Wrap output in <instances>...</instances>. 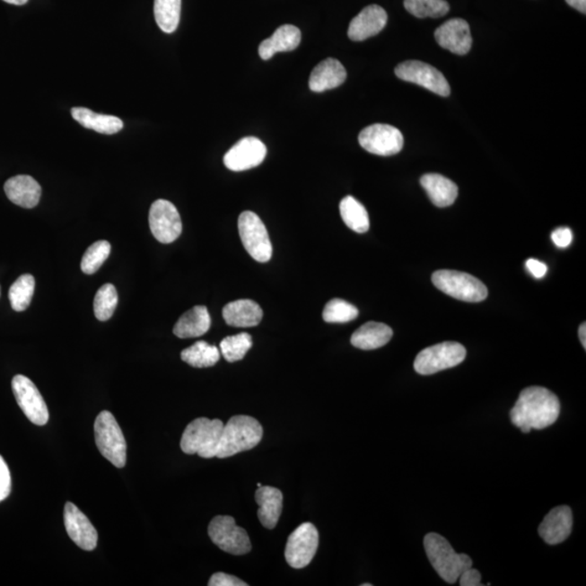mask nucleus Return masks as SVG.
<instances>
[{"label": "nucleus", "mask_w": 586, "mask_h": 586, "mask_svg": "<svg viewBox=\"0 0 586 586\" xmlns=\"http://www.w3.org/2000/svg\"><path fill=\"white\" fill-rule=\"evenodd\" d=\"M560 403L552 391L543 387H529L520 392L511 411V420L523 433L532 429L552 426L559 417Z\"/></svg>", "instance_id": "obj_1"}, {"label": "nucleus", "mask_w": 586, "mask_h": 586, "mask_svg": "<svg viewBox=\"0 0 586 586\" xmlns=\"http://www.w3.org/2000/svg\"><path fill=\"white\" fill-rule=\"evenodd\" d=\"M424 547L430 564L445 582H458L460 574L473 567V560L468 555L456 553L447 538L438 533L427 534Z\"/></svg>", "instance_id": "obj_2"}, {"label": "nucleus", "mask_w": 586, "mask_h": 586, "mask_svg": "<svg viewBox=\"0 0 586 586\" xmlns=\"http://www.w3.org/2000/svg\"><path fill=\"white\" fill-rule=\"evenodd\" d=\"M262 438L263 428L257 419L246 415H237L228 420L223 428L216 458L227 459L252 450L261 442Z\"/></svg>", "instance_id": "obj_3"}, {"label": "nucleus", "mask_w": 586, "mask_h": 586, "mask_svg": "<svg viewBox=\"0 0 586 586\" xmlns=\"http://www.w3.org/2000/svg\"><path fill=\"white\" fill-rule=\"evenodd\" d=\"M223 428L224 424L220 419H195L186 427L181 437V450L185 454H198L202 459L216 458Z\"/></svg>", "instance_id": "obj_4"}, {"label": "nucleus", "mask_w": 586, "mask_h": 586, "mask_svg": "<svg viewBox=\"0 0 586 586\" xmlns=\"http://www.w3.org/2000/svg\"><path fill=\"white\" fill-rule=\"evenodd\" d=\"M96 445L103 458L118 468L127 464V445L122 429L110 412L103 411L95 422Z\"/></svg>", "instance_id": "obj_5"}, {"label": "nucleus", "mask_w": 586, "mask_h": 586, "mask_svg": "<svg viewBox=\"0 0 586 586\" xmlns=\"http://www.w3.org/2000/svg\"><path fill=\"white\" fill-rule=\"evenodd\" d=\"M433 283L443 293L465 302H481L487 297L485 284L463 272L442 269L433 273Z\"/></svg>", "instance_id": "obj_6"}, {"label": "nucleus", "mask_w": 586, "mask_h": 586, "mask_svg": "<svg viewBox=\"0 0 586 586\" xmlns=\"http://www.w3.org/2000/svg\"><path fill=\"white\" fill-rule=\"evenodd\" d=\"M466 354L464 345L458 342H443L420 352L415 359L414 368L419 375H433L459 365L464 362Z\"/></svg>", "instance_id": "obj_7"}, {"label": "nucleus", "mask_w": 586, "mask_h": 586, "mask_svg": "<svg viewBox=\"0 0 586 586\" xmlns=\"http://www.w3.org/2000/svg\"><path fill=\"white\" fill-rule=\"evenodd\" d=\"M238 230L243 247L254 260L266 263L271 260L273 246L264 223L251 211L242 212L238 220Z\"/></svg>", "instance_id": "obj_8"}, {"label": "nucleus", "mask_w": 586, "mask_h": 586, "mask_svg": "<svg viewBox=\"0 0 586 586\" xmlns=\"http://www.w3.org/2000/svg\"><path fill=\"white\" fill-rule=\"evenodd\" d=\"M209 537L217 547L228 554L246 555L251 552V542L245 529L238 527L231 516H217L209 525Z\"/></svg>", "instance_id": "obj_9"}, {"label": "nucleus", "mask_w": 586, "mask_h": 586, "mask_svg": "<svg viewBox=\"0 0 586 586\" xmlns=\"http://www.w3.org/2000/svg\"><path fill=\"white\" fill-rule=\"evenodd\" d=\"M319 536L318 529L310 522L302 523L290 534L284 549V557L290 567L302 569L312 562L318 552Z\"/></svg>", "instance_id": "obj_10"}, {"label": "nucleus", "mask_w": 586, "mask_h": 586, "mask_svg": "<svg viewBox=\"0 0 586 586\" xmlns=\"http://www.w3.org/2000/svg\"><path fill=\"white\" fill-rule=\"evenodd\" d=\"M13 391L25 416L36 426H45L49 420L48 407L34 382L23 375L13 380Z\"/></svg>", "instance_id": "obj_11"}, {"label": "nucleus", "mask_w": 586, "mask_h": 586, "mask_svg": "<svg viewBox=\"0 0 586 586\" xmlns=\"http://www.w3.org/2000/svg\"><path fill=\"white\" fill-rule=\"evenodd\" d=\"M149 226L155 240L161 243H172L183 231L178 209L168 200L154 201L149 212Z\"/></svg>", "instance_id": "obj_12"}, {"label": "nucleus", "mask_w": 586, "mask_h": 586, "mask_svg": "<svg viewBox=\"0 0 586 586\" xmlns=\"http://www.w3.org/2000/svg\"><path fill=\"white\" fill-rule=\"evenodd\" d=\"M359 143L370 153L389 157L401 152L404 138L402 133L392 126L372 124L363 129Z\"/></svg>", "instance_id": "obj_13"}, {"label": "nucleus", "mask_w": 586, "mask_h": 586, "mask_svg": "<svg viewBox=\"0 0 586 586\" xmlns=\"http://www.w3.org/2000/svg\"><path fill=\"white\" fill-rule=\"evenodd\" d=\"M398 79L427 88L430 92L448 97L450 92L449 82L433 66L422 61H407L396 67Z\"/></svg>", "instance_id": "obj_14"}, {"label": "nucleus", "mask_w": 586, "mask_h": 586, "mask_svg": "<svg viewBox=\"0 0 586 586\" xmlns=\"http://www.w3.org/2000/svg\"><path fill=\"white\" fill-rule=\"evenodd\" d=\"M267 154V149L260 139L245 137L228 150L224 157V164L233 172H242L258 167Z\"/></svg>", "instance_id": "obj_15"}, {"label": "nucleus", "mask_w": 586, "mask_h": 586, "mask_svg": "<svg viewBox=\"0 0 586 586\" xmlns=\"http://www.w3.org/2000/svg\"><path fill=\"white\" fill-rule=\"evenodd\" d=\"M65 526L67 534L77 547L84 551H93L97 547L98 533L92 522L72 503L65 506Z\"/></svg>", "instance_id": "obj_16"}, {"label": "nucleus", "mask_w": 586, "mask_h": 586, "mask_svg": "<svg viewBox=\"0 0 586 586\" xmlns=\"http://www.w3.org/2000/svg\"><path fill=\"white\" fill-rule=\"evenodd\" d=\"M435 40L444 49L455 55L468 54L473 45L469 24L463 19H452L435 30Z\"/></svg>", "instance_id": "obj_17"}, {"label": "nucleus", "mask_w": 586, "mask_h": 586, "mask_svg": "<svg viewBox=\"0 0 586 586\" xmlns=\"http://www.w3.org/2000/svg\"><path fill=\"white\" fill-rule=\"evenodd\" d=\"M573 526V511L569 506H558L547 513L538 534L549 546H556L567 540Z\"/></svg>", "instance_id": "obj_18"}, {"label": "nucleus", "mask_w": 586, "mask_h": 586, "mask_svg": "<svg viewBox=\"0 0 586 586\" xmlns=\"http://www.w3.org/2000/svg\"><path fill=\"white\" fill-rule=\"evenodd\" d=\"M387 22L386 10L378 4H371L351 21L347 36L354 41L365 40L380 34L385 29Z\"/></svg>", "instance_id": "obj_19"}, {"label": "nucleus", "mask_w": 586, "mask_h": 586, "mask_svg": "<svg viewBox=\"0 0 586 586\" xmlns=\"http://www.w3.org/2000/svg\"><path fill=\"white\" fill-rule=\"evenodd\" d=\"M4 193L14 205L33 209L40 200L41 187L32 176L18 175L6 181Z\"/></svg>", "instance_id": "obj_20"}, {"label": "nucleus", "mask_w": 586, "mask_h": 586, "mask_svg": "<svg viewBox=\"0 0 586 586\" xmlns=\"http://www.w3.org/2000/svg\"><path fill=\"white\" fill-rule=\"evenodd\" d=\"M346 71L339 60L328 58L321 61L310 74L309 86L314 92L334 90L344 84Z\"/></svg>", "instance_id": "obj_21"}, {"label": "nucleus", "mask_w": 586, "mask_h": 586, "mask_svg": "<svg viewBox=\"0 0 586 586\" xmlns=\"http://www.w3.org/2000/svg\"><path fill=\"white\" fill-rule=\"evenodd\" d=\"M258 511V517L263 527L272 530L277 526L283 512L284 496L282 491L273 486H260L256 492Z\"/></svg>", "instance_id": "obj_22"}, {"label": "nucleus", "mask_w": 586, "mask_h": 586, "mask_svg": "<svg viewBox=\"0 0 586 586\" xmlns=\"http://www.w3.org/2000/svg\"><path fill=\"white\" fill-rule=\"evenodd\" d=\"M223 318L226 324L240 328L258 326L263 319V310L252 300L232 301L223 309Z\"/></svg>", "instance_id": "obj_23"}, {"label": "nucleus", "mask_w": 586, "mask_h": 586, "mask_svg": "<svg viewBox=\"0 0 586 586\" xmlns=\"http://www.w3.org/2000/svg\"><path fill=\"white\" fill-rule=\"evenodd\" d=\"M301 43V31L292 24H284L275 31L271 38L263 40L258 47V55L263 60H269L275 54L293 51Z\"/></svg>", "instance_id": "obj_24"}, {"label": "nucleus", "mask_w": 586, "mask_h": 586, "mask_svg": "<svg viewBox=\"0 0 586 586\" xmlns=\"http://www.w3.org/2000/svg\"><path fill=\"white\" fill-rule=\"evenodd\" d=\"M211 318L204 305H198L180 316L175 324L173 333L180 339L198 338L209 331Z\"/></svg>", "instance_id": "obj_25"}, {"label": "nucleus", "mask_w": 586, "mask_h": 586, "mask_svg": "<svg viewBox=\"0 0 586 586\" xmlns=\"http://www.w3.org/2000/svg\"><path fill=\"white\" fill-rule=\"evenodd\" d=\"M420 184L426 190L434 206L447 207L452 206L459 196V187L454 181L440 174H426L420 179Z\"/></svg>", "instance_id": "obj_26"}, {"label": "nucleus", "mask_w": 586, "mask_h": 586, "mask_svg": "<svg viewBox=\"0 0 586 586\" xmlns=\"http://www.w3.org/2000/svg\"><path fill=\"white\" fill-rule=\"evenodd\" d=\"M393 331L386 324L370 321L360 327L351 337L352 345L361 350H376L391 340Z\"/></svg>", "instance_id": "obj_27"}, {"label": "nucleus", "mask_w": 586, "mask_h": 586, "mask_svg": "<svg viewBox=\"0 0 586 586\" xmlns=\"http://www.w3.org/2000/svg\"><path fill=\"white\" fill-rule=\"evenodd\" d=\"M71 113L74 120L83 127L92 129L97 133L112 135L120 132L123 128L121 118L96 113L87 108H74Z\"/></svg>", "instance_id": "obj_28"}, {"label": "nucleus", "mask_w": 586, "mask_h": 586, "mask_svg": "<svg viewBox=\"0 0 586 586\" xmlns=\"http://www.w3.org/2000/svg\"><path fill=\"white\" fill-rule=\"evenodd\" d=\"M340 214L350 230L363 233L370 230V216L365 206L354 197L347 196L340 202Z\"/></svg>", "instance_id": "obj_29"}, {"label": "nucleus", "mask_w": 586, "mask_h": 586, "mask_svg": "<svg viewBox=\"0 0 586 586\" xmlns=\"http://www.w3.org/2000/svg\"><path fill=\"white\" fill-rule=\"evenodd\" d=\"M181 360L196 368L212 367L220 361V350L206 341L196 342L180 354Z\"/></svg>", "instance_id": "obj_30"}, {"label": "nucleus", "mask_w": 586, "mask_h": 586, "mask_svg": "<svg viewBox=\"0 0 586 586\" xmlns=\"http://www.w3.org/2000/svg\"><path fill=\"white\" fill-rule=\"evenodd\" d=\"M181 0H154V18L164 33H173L180 19Z\"/></svg>", "instance_id": "obj_31"}, {"label": "nucleus", "mask_w": 586, "mask_h": 586, "mask_svg": "<svg viewBox=\"0 0 586 586\" xmlns=\"http://www.w3.org/2000/svg\"><path fill=\"white\" fill-rule=\"evenodd\" d=\"M35 290L32 275L24 274L13 283L9 290V300L15 312H23L30 307Z\"/></svg>", "instance_id": "obj_32"}, {"label": "nucleus", "mask_w": 586, "mask_h": 586, "mask_svg": "<svg viewBox=\"0 0 586 586\" xmlns=\"http://www.w3.org/2000/svg\"><path fill=\"white\" fill-rule=\"evenodd\" d=\"M404 7L420 19L443 17L450 10V4L445 0H404Z\"/></svg>", "instance_id": "obj_33"}, {"label": "nucleus", "mask_w": 586, "mask_h": 586, "mask_svg": "<svg viewBox=\"0 0 586 586\" xmlns=\"http://www.w3.org/2000/svg\"><path fill=\"white\" fill-rule=\"evenodd\" d=\"M118 295L112 284H106L98 290L93 300V310L98 320L106 321L112 318L118 307Z\"/></svg>", "instance_id": "obj_34"}, {"label": "nucleus", "mask_w": 586, "mask_h": 586, "mask_svg": "<svg viewBox=\"0 0 586 586\" xmlns=\"http://www.w3.org/2000/svg\"><path fill=\"white\" fill-rule=\"evenodd\" d=\"M251 346L252 338L247 333L226 337L220 345L223 356L230 363L242 360L247 352L251 349Z\"/></svg>", "instance_id": "obj_35"}, {"label": "nucleus", "mask_w": 586, "mask_h": 586, "mask_svg": "<svg viewBox=\"0 0 586 586\" xmlns=\"http://www.w3.org/2000/svg\"><path fill=\"white\" fill-rule=\"evenodd\" d=\"M111 253V245L107 241H100L92 243L87 249L81 262V269L86 275L95 274L102 267Z\"/></svg>", "instance_id": "obj_36"}, {"label": "nucleus", "mask_w": 586, "mask_h": 586, "mask_svg": "<svg viewBox=\"0 0 586 586\" xmlns=\"http://www.w3.org/2000/svg\"><path fill=\"white\" fill-rule=\"evenodd\" d=\"M359 316V310L354 305L345 300H330L323 310V319L326 323L344 324L349 323Z\"/></svg>", "instance_id": "obj_37"}, {"label": "nucleus", "mask_w": 586, "mask_h": 586, "mask_svg": "<svg viewBox=\"0 0 586 586\" xmlns=\"http://www.w3.org/2000/svg\"><path fill=\"white\" fill-rule=\"evenodd\" d=\"M12 492V475L6 461L0 456V502L7 499Z\"/></svg>", "instance_id": "obj_38"}, {"label": "nucleus", "mask_w": 586, "mask_h": 586, "mask_svg": "<svg viewBox=\"0 0 586 586\" xmlns=\"http://www.w3.org/2000/svg\"><path fill=\"white\" fill-rule=\"evenodd\" d=\"M209 586H247L246 582H243L242 580L233 577L227 573H217L212 575L209 583Z\"/></svg>", "instance_id": "obj_39"}, {"label": "nucleus", "mask_w": 586, "mask_h": 586, "mask_svg": "<svg viewBox=\"0 0 586 586\" xmlns=\"http://www.w3.org/2000/svg\"><path fill=\"white\" fill-rule=\"evenodd\" d=\"M573 232L567 227L558 228L552 233V241L558 248H567L573 242Z\"/></svg>", "instance_id": "obj_40"}, {"label": "nucleus", "mask_w": 586, "mask_h": 586, "mask_svg": "<svg viewBox=\"0 0 586 586\" xmlns=\"http://www.w3.org/2000/svg\"><path fill=\"white\" fill-rule=\"evenodd\" d=\"M460 586H481V574L473 567L466 569L459 578Z\"/></svg>", "instance_id": "obj_41"}, {"label": "nucleus", "mask_w": 586, "mask_h": 586, "mask_svg": "<svg viewBox=\"0 0 586 586\" xmlns=\"http://www.w3.org/2000/svg\"><path fill=\"white\" fill-rule=\"evenodd\" d=\"M526 267L533 275V277L536 278H543L547 273V264L536 260V258H529L526 262Z\"/></svg>", "instance_id": "obj_42"}, {"label": "nucleus", "mask_w": 586, "mask_h": 586, "mask_svg": "<svg viewBox=\"0 0 586 586\" xmlns=\"http://www.w3.org/2000/svg\"><path fill=\"white\" fill-rule=\"evenodd\" d=\"M569 6L578 10V12L585 14L586 13V0H566Z\"/></svg>", "instance_id": "obj_43"}, {"label": "nucleus", "mask_w": 586, "mask_h": 586, "mask_svg": "<svg viewBox=\"0 0 586 586\" xmlns=\"http://www.w3.org/2000/svg\"><path fill=\"white\" fill-rule=\"evenodd\" d=\"M579 338L584 349H586V324L583 323L579 328Z\"/></svg>", "instance_id": "obj_44"}, {"label": "nucleus", "mask_w": 586, "mask_h": 586, "mask_svg": "<svg viewBox=\"0 0 586 586\" xmlns=\"http://www.w3.org/2000/svg\"><path fill=\"white\" fill-rule=\"evenodd\" d=\"M4 2H6L10 4H15V6H22V4H27L29 0H4Z\"/></svg>", "instance_id": "obj_45"}, {"label": "nucleus", "mask_w": 586, "mask_h": 586, "mask_svg": "<svg viewBox=\"0 0 586 586\" xmlns=\"http://www.w3.org/2000/svg\"><path fill=\"white\" fill-rule=\"evenodd\" d=\"M362 586H372V584L366 583V584H362Z\"/></svg>", "instance_id": "obj_46"}]
</instances>
